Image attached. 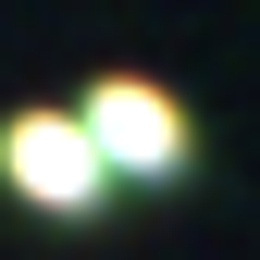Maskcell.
Returning <instances> with one entry per match:
<instances>
[{
    "mask_svg": "<svg viewBox=\"0 0 260 260\" xmlns=\"http://www.w3.org/2000/svg\"><path fill=\"white\" fill-rule=\"evenodd\" d=\"M75 137H87V161H100L112 186H174L186 161H199L186 100H174V87H149V75H100V87L75 100Z\"/></svg>",
    "mask_w": 260,
    "mask_h": 260,
    "instance_id": "1",
    "label": "cell"
},
{
    "mask_svg": "<svg viewBox=\"0 0 260 260\" xmlns=\"http://www.w3.org/2000/svg\"><path fill=\"white\" fill-rule=\"evenodd\" d=\"M0 186H13L25 211H62V223H87L112 199V174L87 161L75 112H13V124H0Z\"/></svg>",
    "mask_w": 260,
    "mask_h": 260,
    "instance_id": "2",
    "label": "cell"
}]
</instances>
